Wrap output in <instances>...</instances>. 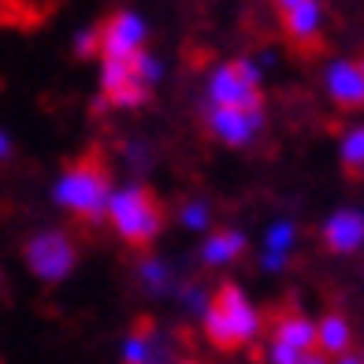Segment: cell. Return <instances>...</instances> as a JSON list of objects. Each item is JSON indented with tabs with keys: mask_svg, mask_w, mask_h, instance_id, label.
<instances>
[{
	"mask_svg": "<svg viewBox=\"0 0 364 364\" xmlns=\"http://www.w3.org/2000/svg\"><path fill=\"white\" fill-rule=\"evenodd\" d=\"M108 201H112V164L101 145H90L82 156L68 160V168L56 182V205L75 223L93 227L108 216Z\"/></svg>",
	"mask_w": 364,
	"mask_h": 364,
	"instance_id": "obj_1",
	"label": "cell"
},
{
	"mask_svg": "<svg viewBox=\"0 0 364 364\" xmlns=\"http://www.w3.org/2000/svg\"><path fill=\"white\" fill-rule=\"evenodd\" d=\"M257 331H260V320H257L253 305L245 301L238 283H220L212 290L208 309H205V335L220 353L242 350L245 342H253Z\"/></svg>",
	"mask_w": 364,
	"mask_h": 364,
	"instance_id": "obj_2",
	"label": "cell"
},
{
	"mask_svg": "<svg viewBox=\"0 0 364 364\" xmlns=\"http://www.w3.org/2000/svg\"><path fill=\"white\" fill-rule=\"evenodd\" d=\"M108 220L130 250H145V245H153L156 235L164 230V201L156 197V190H149V186L115 190L112 201H108Z\"/></svg>",
	"mask_w": 364,
	"mask_h": 364,
	"instance_id": "obj_3",
	"label": "cell"
},
{
	"mask_svg": "<svg viewBox=\"0 0 364 364\" xmlns=\"http://www.w3.org/2000/svg\"><path fill=\"white\" fill-rule=\"evenodd\" d=\"M160 82V60L145 48L127 60H101V101L112 108H141Z\"/></svg>",
	"mask_w": 364,
	"mask_h": 364,
	"instance_id": "obj_4",
	"label": "cell"
},
{
	"mask_svg": "<svg viewBox=\"0 0 364 364\" xmlns=\"http://www.w3.org/2000/svg\"><path fill=\"white\" fill-rule=\"evenodd\" d=\"M208 105L230 112H264L260 71L250 60H230L208 82Z\"/></svg>",
	"mask_w": 364,
	"mask_h": 364,
	"instance_id": "obj_5",
	"label": "cell"
},
{
	"mask_svg": "<svg viewBox=\"0 0 364 364\" xmlns=\"http://www.w3.org/2000/svg\"><path fill=\"white\" fill-rule=\"evenodd\" d=\"M186 350H193V335L186 331H171V338L156 327L153 316H141L127 335L123 357L127 364H175L178 357H186Z\"/></svg>",
	"mask_w": 364,
	"mask_h": 364,
	"instance_id": "obj_6",
	"label": "cell"
},
{
	"mask_svg": "<svg viewBox=\"0 0 364 364\" xmlns=\"http://www.w3.org/2000/svg\"><path fill=\"white\" fill-rule=\"evenodd\" d=\"M26 268L34 272L41 283H60L68 279L78 264V245L71 242V235L63 230H38L34 238L23 245Z\"/></svg>",
	"mask_w": 364,
	"mask_h": 364,
	"instance_id": "obj_7",
	"label": "cell"
},
{
	"mask_svg": "<svg viewBox=\"0 0 364 364\" xmlns=\"http://www.w3.org/2000/svg\"><path fill=\"white\" fill-rule=\"evenodd\" d=\"M320 19H323V8L309 4V0H287V4H279V26H283L290 48L301 60L320 56L327 48V41L320 34Z\"/></svg>",
	"mask_w": 364,
	"mask_h": 364,
	"instance_id": "obj_8",
	"label": "cell"
},
{
	"mask_svg": "<svg viewBox=\"0 0 364 364\" xmlns=\"http://www.w3.org/2000/svg\"><path fill=\"white\" fill-rule=\"evenodd\" d=\"M145 23L134 11H112L108 19H101V38H105V53L101 60H127L145 48Z\"/></svg>",
	"mask_w": 364,
	"mask_h": 364,
	"instance_id": "obj_9",
	"label": "cell"
},
{
	"mask_svg": "<svg viewBox=\"0 0 364 364\" xmlns=\"http://www.w3.org/2000/svg\"><path fill=\"white\" fill-rule=\"evenodd\" d=\"M205 112H208V130L230 149L250 145L264 130V112H230V108H212V105Z\"/></svg>",
	"mask_w": 364,
	"mask_h": 364,
	"instance_id": "obj_10",
	"label": "cell"
},
{
	"mask_svg": "<svg viewBox=\"0 0 364 364\" xmlns=\"http://www.w3.org/2000/svg\"><path fill=\"white\" fill-rule=\"evenodd\" d=\"M327 93H331V101L346 112L364 108V56L338 60L335 68L327 71Z\"/></svg>",
	"mask_w": 364,
	"mask_h": 364,
	"instance_id": "obj_11",
	"label": "cell"
},
{
	"mask_svg": "<svg viewBox=\"0 0 364 364\" xmlns=\"http://www.w3.org/2000/svg\"><path fill=\"white\" fill-rule=\"evenodd\" d=\"M323 245L331 253H357L364 245V212L357 208H338L323 223Z\"/></svg>",
	"mask_w": 364,
	"mask_h": 364,
	"instance_id": "obj_12",
	"label": "cell"
},
{
	"mask_svg": "<svg viewBox=\"0 0 364 364\" xmlns=\"http://www.w3.org/2000/svg\"><path fill=\"white\" fill-rule=\"evenodd\" d=\"M245 253V235L235 227H220V230H212L208 242L201 245V260H205V268H223V264L230 260H238Z\"/></svg>",
	"mask_w": 364,
	"mask_h": 364,
	"instance_id": "obj_13",
	"label": "cell"
},
{
	"mask_svg": "<svg viewBox=\"0 0 364 364\" xmlns=\"http://www.w3.org/2000/svg\"><path fill=\"white\" fill-rule=\"evenodd\" d=\"M316 350L323 357H346V353H353V331H350V323H346V316L327 312V316L316 323Z\"/></svg>",
	"mask_w": 364,
	"mask_h": 364,
	"instance_id": "obj_14",
	"label": "cell"
},
{
	"mask_svg": "<svg viewBox=\"0 0 364 364\" xmlns=\"http://www.w3.org/2000/svg\"><path fill=\"white\" fill-rule=\"evenodd\" d=\"M53 8L45 4H0V26H11V30H38Z\"/></svg>",
	"mask_w": 364,
	"mask_h": 364,
	"instance_id": "obj_15",
	"label": "cell"
},
{
	"mask_svg": "<svg viewBox=\"0 0 364 364\" xmlns=\"http://www.w3.org/2000/svg\"><path fill=\"white\" fill-rule=\"evenodd\" d=\"M294 235H297V227L294 223H279L272 227V235H268V245H264V268L275 272V268H287V257H290V245H294Z\"/></svg>",
	"mask_w": 364,
	"mask_h": 364,
	"instance_id": "obj_16",
	"label": "cell"
},
{
	"mask_svg": "<svg viewBox=\"0 0 364 364\" xmlns=\"http://www.w3.org/2000/svg\"><path fill=\"white\" fill-rule=\"evenodd\" d=\"M342 171L350 182H364V127H353L342 138Z\"/></svg>",
	"mask_w": 364,
	"mask_h": 364,
	"instance_id": "obj_17",
	"label": "cell"
},
{
	"mask_svg": "<svg viewBox=\"0 0 364 364\" xmlns=\"http://www.w3.org/2000/svg\"><path fill=\"white\" fill-rule=\"evenodd\" d=\"M138 279H141V287L149 294H168L171 290V268L164 260H156V257H145L138 264Z\"/></svg>",
	"mask_w": 364,
	"mask_h": 364,
	"instance_id": "obj_18",
	"label": "cell"
},
{
	"mask_svg": "<svg viewBox=\"0 0 364 364\" xmlns=\"http://www.w3.org/2000/svg\"><path fill=\"white\" fill-rule=\"evenodd\" d=\"M101 53H105V38H101V19H97L93 26H86L75 38V56L78 60H97Z\"/></svg>",
	"mask_w": 364,
	"mask_h": 364,
	"instance_id": "obj_19",
	"label": "cell"
},
{
	"mask_svg": "<svg viewBox=\"0 0 364 364\" xmlns=\"http://www.w3.org/2000/svg\"><path fill=\"white\" fill-rule=\"evenodd\" d=\"M178 220L186 223L190 230H201V227H208V205H205V201H190V205H182Z\"/></svg>",
	"mask_w": 364,
	"mask_h": 364,
	"instance_id": "obj_20",
	"label": "cell"
},
{
	"mask_svg": "<svg viewBox=\"0 0 364 364\" xmlns=\"http://www.w3.org/2000/svg\"><path fill=\"white\" fill-rule=\"evenodd\" d=\"M11 153H15V145H11V138L4 134V130H0V164L11 160Z\"/></svg>",
	"mask_w": 364,
	"mask_h": 364,
	"instance_id": "obj_21",
	"label": "cell"
},
{
	"mask_svg": "<svg viewBox=\"0 0 364 364\" xmlns=\"http://www.w3.org/2000/svg\"><path fill=\"white\" fill-rule=\"evenodd\" d=\"M338 364H364V357L360 353H346V357H338Z\"/></svg>",
	"mask_w": 364,
	"mask_h": 364,
	"instance_id": "obj_22",
	"label": "cell"
},
{
	"mask_svg": "<svg viewBox=\"0 0 364 364\" xmlns=\"http://www.w3.org/2000/svg\"><path fill=\"white\" fill-rule=\"evenodd\" d=\"M175 364H201V360H193V357H190V353H186V357H178V360H175Z\"/></svg>",
	"mask_w": 364,
	"mask_h": 364,
	"instance_id": "obj_23",
	"label": "cell"
},
{
	"mask_svg": "<svg viewBox=\"0 0 364 364\" xmlns=\"http://www.w3.org/2000/svg\"><path fill=\"white\" fill-rule=\"evenodd\" d=\"M0 294H4V272H0Z\"/></svg>",
	"mask_w": 364,
	"mask_h": 364,
	"instance_id": "obj_24",
	"label": "cell"
},
{
	"mask_svg": "<svg viewBox=\"0 0 364 364\" xmlns=\"http://www.w3.org/2000/svg\"><path fill=\"white\" fill-rule=\"evenodd\" d=\"M360 357H364V353H360Z\"/></svg>",
	"mask_w": 364,
	"mask_h": 364,
	"instance_id": "obj_25",
	"label": "cell"
}]
</instances>
